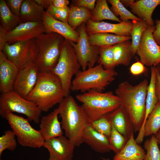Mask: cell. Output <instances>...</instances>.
<instances>
[{"instance_id":"obj_1","label":"cell","mask_w":160,"mask_h":160,"mask_svg":"<svg viewBox=\"0 0 160 160\" xmlns=\"http://www.w3.org/2000/svg\"><path fill=\"white\" fill-rule=\"evenodd\" d=\"M148 84L146 79L135 85L124 81L118 85L115 90V94L128 114L135 132L140 130L144 120Z\"/></svg>"},{"instance_id":"obj_2","label":"cell","mask_w":160,"mask_h":160,"mask_svg":"<svg viewBox=\"0 0 160 160\" xmlns=\"http://www.w3.org/2000/svg\"><path fill=\"white\" fill-rule=\"evenodd\" d=\"M57 108L65 137L75 147H79L84 143V131L90 121L70 95L65 97Z\"/></svg>"},{"instance_id":"obj_3","label":"cell","mask_w":160,"mask_h":160,"mask_svg":"<svg viewBox=\"0 0 160 160\" xmlns=\"http://www.w3.org/2000/svg\"><path fill=\"white\" fill-rule=\"evenodd\" d=\"M65 97L61 81L52 72L39 73L37 83L25 98L35 104L41 111L47 112Z\"/></svg>"},{"instance_id":"obj_4","label":"cell","mask_w":160,"mask_h":160,"mask_svg":"<svg viewBox=\"0 0 160 160\" xmlns=\"http://www.w3.org/2000/svg\"><path fill=\"white\" fill-rule=\"evenodd\" d=\"M36 54L34 63L39 73L51 72L56 65L65 39L55 33H45L34 39Z\"/></svg>"},{"instance_id":"obj_5","label":"cell","mask_w":160,"mask_h":160,"mask_svg":"<svg viewBox=\"0 0 160 160\" xmlns=\"http://www.w3.org/2000/svg\"><path fill=\"white\" fill-rule=\"evenodd\" d=\"M76 97L82 103L81 106L90 122L113 111L121 105L119 98L111 91L103 92L91 90L77 94Z\"/></svg>"},{"instance_id":"obj_6","label":"cell","mask_w":160,"mask_h":160,"mask_svg":"<svg viewBox=\"0 0 160 160\" xmlns=\"http://www.w3.org/2000/svg\"><path fill=\"white\" fill-rule=\"evenodd\" d=\"M118 74L114 69L107 70L100 64L79 70L72 81L71 91L84 93L91 90L103 92Z\"/></svg>"},{"instance_id":"obj_7","label":"cell","mask_w":160,"mask_h":160,"mask_svg":"<svg viewBox=\"0 0 160 160\" xmlns=\"http://www.w3.org/2000/svg\"><path fill=\"white\" fill-rule=\"evenodd\" d=\"M81 67L73 46L69 40L65 39L58 62L51 72L60 79L65 97L70 95L72 78Z\"/></svg>"},{"instance_id":"obj_8","label":"cell","mask_w":160,"mask_h":160,"mask_svg":"<svg viewBox=\"0 0 160 160\" xmlns=\"http://www.w3.org/2000/svg\"><path fill=\"white\" fill-rule=\"evenodd\" d=\"M3 118L7 121L21 145L33 148L44 146L45 140L40 130L34 129L28 119L11 112L7 113Z\"/></svg>"},{"instance_id":"obj_9","label":"cell","mask_w":160,"mask_h":160,"mask_svg":"<svg viewBox=\"0 0 160 160\" xmlns=\"http://www.w3.org/2000/svg\"><path fill=\"white\" fill-rule=\"evenodd\" d=\"M16 112L25 115L28 120L38 124L41 111L34 103L23 98L12 91L1 94L0 97V115Z\"/></svg>"},{"instance_id":"obj_10","label":"cell","mask_w":160,"mask_h":160,"mask_svg":"<svg viewBox=\"0 0 160 160\" xmlns=\"http://www.w3.org/2000/svg\"><path fill=\"white\" fill-rule=\"evenodd\" d=\"M79 34L76 43L70 41L75 53L77 60L82 70L92 68L97 63L99 56V47L91 45L86 30L85 23L78 28Z\"/></svg>"},{"instance_id":"obj_11","label":"cell","mask_w":160,"mask_h":160,"mask_svg":"<svg viewBox=\"0 0 160 160\" xmlns=\"http://www.w3.org/2000/svg\"><path fill=\"white\" fill-rule=\"evenodd\" d=\"M2 51L9 60L20 69L34 62L36 54L34 39L12 44L7 43Z\"/></svg>"},{"instance_id":"obj_12","label":"cell","mask_w":160,"mask_h":160,"mask_svg":"<svg viewBox=\"0 0 160 160\" xmlns=\"http://www.w3.org/2000/svg\"><path fill=\"white\" fill-rule=\"evenodd\" d=\"M155 27H148L143 34L136 54L140 61L147 66H156L160 63V47L153 36Z\"/></svg>"},{"instance_id":"obj_13","label":"cell","mask_w":160,"mask_h":160,"mask_svg":"<svg viewBox=\"0 0 160 160\" xmlns=\"http://www.w3.org/2000/svg\"><path fill=\"white\" fill-rule=\"evenodd\" d=\"M39 73L34 62L19 69L13 91L25 99L35 87Z\"/></svg>"},{"instance_id":"obj_14","label":"cell","mask_w":160,"mask_h":160,"mask_svg":"<svg viewBox=\"0 0 160 160\" xmlns=\"http://www.w3.org/2000/svg\"><path fill=\"white\" fill-rule=\"evenodd\" d=\"M46 33L42 21L22 23L12 30L7 32V43H15L34 39Z\"/></svg>"},{"instance_id":"obj_15","label":"cell","mask_w":160,"mask_h":160,"mask_svg":"<svg viewBox=\"0 0 160 160\" xmlns=\"http://www.w3.org/2000/svg\"><path fill=\"white\" fill-rule=\"evenodd\" d=\"M44 147L49 152L48 160H73L75 146L66 137L45 140Z\"/></svg>"},{"instance_id":"obj_16","label":"cell","mask_w":160,"mask_h":160,"mask_svg":"<svg viewBox=\"0 0 160 160\" xmlns=\"http://www.w3.org/2000/svg\"><path fill=\"white\" fill-rule=\"evenodd\" d=\"M85 25L86 31L88 35L108 33L119 36H131L132 28V22L129 20L112 24L103 21L96 22L89 19Z\"/></svg>"},{"instance_id":"obj_17","label":"cell","mask_w":160,"mask_h":160,"mask_svg":"<svg viewBox=\"0 0 160 160\" xmlns=\"http://www.w3.org/2000/svg\"><path fill=\"white\" fill-rule=\"evenodd\" d=\"M19 68L0 52V91L1 94L13 91Z\"/></svg>"},{"instance_id":"obj_18","label":"cell","mask_w":160,"mask_h":160,"mask_svg":"<svg viewBox=\"0 0 160 160\" xmlns=\"http://www.w3.org/2000/svg\"><path fill=\"white\" fill-rule=\"evenodd\" d=\"M42 21L46 33H55L58 34L70 41L76 43L79 39L78 31L72 28L68 24L56 20L43 12Z\"/></svg>"},{"instance_id":"obj_19","label":"cell","mask_w":160,"mask_h":160,"mask_svg":"<svg viewBox=\"0 0 160 160\" xmlns=\"http://www.w3.org/2000/svg\"><path fill=\"white\" fill-rule=\"evenodd\" d=\"M57 108L40 120L39 130L45 140L63 135L61 123L58 119Z\"/></svg>"},{"instance_id":"obj_20","label":"cell","mask_w":160,"mask_h":160,"mask_svg":"<svg viewBox=\"0 0 160 160\" xmlns=\"http://www.w3.org/2000/svg\"><path fill=\"white\" fill-rule=\"evenodd\" d=\"M83 138L84 143L96 152L103 153L111 150L108 138L96 131L90 124L84 130Z\"/></svg>"},{"instance_id":"obj_21","label":"cell","mask_w":160,"mask_h":160,"mask_svg":"<svg viewBox=\"0 0 160 160\" xmlns=\"http://www.w3.org/2000/svg\"><path fill=\"white\" fill-rule=\"evenodd\" d=\"M108 115L116 130L128 140L134 129L129 116L124 107L121 105Z\"/></svg>"},{"instance_id":"obj_22","label":"cell","mask_w":160,"mask_h":160,"mask_svg":"<svg viewBox=\"0 0 160 160\" xmlns=\"http://www.w3.org/2000/svg\"><path fill=\"white\" fill-rule=\"evenodd\" d=\"M160 4V0H139L135 1L129 7L131 11L138 17L145 20L148 26L155 27L152 18L153 13L156 8Z\"/></svg>"},{"instance_id":"obj_23","label":"cell","mask_w":160,"mask_h":160,"mask_svg":"<svg viewBox=\"0 0 160 160\" xmlns=\"http://www.w3.org/2000/svg\"><path fill=\"white\" fill-rule=\"evenodd\" d=\"M145 154L135 140L133 132L123 148L116 154L113 160H145Z\"/></svg>"},{"instance_id":"obj_24","label":"cell","mask_w":160,"mask_h":160,"mask_svg":"<svg viewBox=\"0 0 160 160\" xmlns=\"http://www.w3.org/2000/svg\"><path fill=\"white\" fill-rule=\"evenodd\" d=\"M151 76L145 100V113L144 120L143 125L139 131L138 137L143 138L144 136V126L149 115L153 109L157 102L155 90V82L157 71L156 67L152 66L151 68Z\"/></svg>"},{"instance_id":"obj_25","label":"cell","mask_w":160,"mask_h":160,"mask_svg":"<svg viewBox=\"0 0 160 160\" xmlns=\"http://www.w3.org/2000/svg\"><path fill=\"white\" fill-rule=\"evenodd\" d=\"M44 9L35 0H24L21 7L20 18L23 22L42 21Z\"/></svg>"},{"instance_id":"obj_26","label":"cell","mask_w":160,"mask_h":160,"mask_svg":"<svg viewBox=\"0 0 160 160\" xmlns=\"http://www.w3.org/2000/svg\"><path fill=\"white\" fill-rule=\"evenodd\" d=\"M91 45L98 47L114 45L124 41L131 39V36H119L108 33H99L88 35Z\"/></svg>"},{"instance_id":"obj_27","label":"cell","mask_w":160,"mask_h":160,"mask_svg":"<svg viewBox=\"0 0 160 160\" xmlns=\"http://www.w3.org/2000/svg\"><path fill=\"white\" fill-rule=\"evenodd\" d=\"M115 67L120 65H129L133 55L131 50V41L126 40L113 45Z\"/></svg>"},{"instance_id":"obj_28","label":"cell","mask_w":160,"mask_h":160,"mask_svg":"<svg viewBox=\"0 0 160 160\" xmlns=\"http://www.w3.org/2000/svg\"><path fill=\"white\" fill-rule=\"evenodd\" d=\"M90 20L99 22L105 20L115 21L119 23L121 21L116 17L109 8L106 0H97L94 9L91 11Z\"/></svg>"},{"instance_id":"obj_29","label":"cell","mask_w":160,"mask_h":160,"mask_svg":"<svg viewBox=\"0 0 160 160\" xmlns=\"http://www.w3.org/2000/svg\"><path fill=\"white\" fill-rule=\"evenodd\" d=\"M1 25L7 32L23 22L20 17L15 15L7 6L5 0H0Z\"/></svg>"},{"instance_id":"obj_30","label":"cell","mask_w":160,"mask_h":160,"mask_svg":"<svg viewBox=\"0 0 160 160\" xmlns=\"http://www.w3.org/2000/svg\"><path fill=\"white\" fill-rule=\"evenodd\" d=\"M91 17V11L88 9L72 4L70 7L68 23L75 30L82 24L86 23Z\"/></svg>"},{"instance_id":"obj_31","label":"cell","mask_w":160,"mask_h":160,"mask_svg":"<svg viewBox=\"0 0 160 160\" xmlns=\"http://www.w3.org/2000/svg\"><path fill=\"white\" fill-rule=\"evenodd\" d=\"M160 129V103L157 101L144 126L145 137L155 135Z\"/></svg>"},{"instance_id":"obj_32","label":"cell","mask_w":160,"mask_h":160,"mask_svg":"<svg viewBox=\"0 0 160 160\" xmlns=\"http://www.w3.org/2000/svg\"><path fill=\"white\" fill-rule=\"evenodd\" d=\"M132 28L131 33V50L134 56L136 54L143 32L148 26L144 20L132 21Z\"/></svg>"},{"instance_id":"obj_33","label":"cell","mask_w":160,"mask_h":160,"mask_svg":"<svg viewBox=\"0 0 160 160\" xmlns=\"http://www.w3.org/2000/svg\"><path fill=\"white\" fill-rule=\"evenodd\" d=\"M41 4L46 9L45 11L47 14L56 20L68 24L70 7L68 6L63 9L56 8L51 4L50 0H42Z\"/></svg>"},{"instance_id":"obj_34","label":"cell","mask_w":160,"mask_h":160,"mask_svg":"<svg viewBox=\"0 0 160 160\" xmlns=\"http://www.w3.org/2000/svg\"><path fill=\"white\" fill-rule=\"evenodd\" d=\"M111 5V10L116 17L119 16L121 21H127L129 20L132 21L142 20L127 9L120 2V0H108Z\"/></svg>"},{"instance_id":"obj_35","label":"cell","mask_w":160,"mask_h":160,"mask_svg":"<svg viewBox=\"0 0 160 160\" xmlns=\"http://www.w3.org/2000/svg\"><path fill=\"white\" fill-rule=\"evenodd\" d=\"M99 47V56L97 63L107 70L114 69L113 45Z\"/></svg>"},{"instance_id":"obj_36","label":"cell","mask_w":160,"mask_h":160,"mask_svg":"<svg viewBox=\"0 0 160 160\" xmlns=\"http://www.w3.org/2000/svg\"><path fill=\"white\" fill-rule=\"evenodd\" d=\"M111 122V129L108 139L111 151L116 154L122 150L128 140L116 130L113 123Z\"/></svg>"},{"instance_id":"obj_37","label":"cell","mask_w":160,"mask_h":160,"mask_svg":"<svg viewBox=\"0 0 160 160\" xmlns=\"http://www.w3.org/2000/svg\"><path fill=\"white\" fill-rule=\"evenodd\" d=\"M155 135L146 140L144 147L146 151L145 160H160V150Z\"/></svg>"},{"instance_id":"obj_38","label":"cell","mask_w":160,"mask_h":160,"mask_svg":"<svg viewBox=\"0 0 160 160\" xmlns=\"http://www.w3.org/2000/svg\"><path fill=\"white\" fill-rule=\"evenodd\" d=\"M90 124L96 131L106 136L109 139L111 133V124L108 114L91 122Z\"/></svg>"},{"instance_id":"obj_39","label":"cell","mask_w":160,"mask_h":160,"mask_svg":"<svg viewBox=\"0 0 160 160\" xmlns=\"http://www.w3.org/2000/svg\"><path fill=\"white\" fill-rule=\"evenodd\" d=\"M15 136L12 130H7L4 131V134L0 137V159L5 150L13 151L15 149L17 144Z\"/></svg>"},{"instance_id":"obj_40","label":"cell","mask_w":160,"mask_h":160,"mask_svg":"<svg viewBox=\"0 0 160 160\" xmlns=\"http://www.w3.org/2000/svg\"><path fill=\"white\" fill-rule=\"evenodd\" d=\"M24 0H5L6 4L12 13L15 16L20 17L21 5Z\"/></svg>"},{"instance_id":"obj_41","label":"cell","mask_w":160,"mask_h":160,"mask_svg":"<svg viewBox=\"0 0 160 160\" xmlns=\"http://www.w3.org/2000/svg\"><path fill=\"white\" fill-rule=\"evenodd\" d=\"M129 71L132 75L136 76L145 73L147 71V69L140 61H137L131 65Z\"/></svg>"},{"instance_id":"obj_42","label":"cell","mask_w":160,"mask_h":160,"mask_svg":"<svg viewBox=\"0 0 160 160\" xmlns=\"http://www.w3.org/2000/svg\"><path fill=\"white\" fill-rule=\"evenodd\" d=\"M75 6L86 8L90 11H92L94 9L96 0H73Z\"/></svg>"},{"instance_id":"obj_43","label":"cell","mask_w":160,"mask_h":160,"mask_svg":"<svg viewBox=\"0 0 160 160\" xmlns=\"http://www.w3.org/2000/svg\"><path fill=\"white\" fill-rule=\"evenodd\" d=\"M7 31L0 25V52L2 51L7 43Z\"/></svg>"},{"instance_id":"obj_44","label":"cell","mask_w":160,"mask_h":160,"mask_svg":"<svg viewBox=\"0 0 160 160\" xmlns=\"http://www.w3.org/2000/svg\"><path fill=\"white\" fill-rule=\"evenodd\" d=\"M159 5L160 7V4ZM155 23V29L153 32V36L155 41L159 45H160V20H156Z\"/></svg>"},{"instance_id":"obj_45","label":"cell","mask_w":160,"mask_h":160,"mask_svg":"<svg viewBox=\"0 0 160 160\" xmlns=\"http://www.w3.org/2000/svg\"><path fill=\"white\" fill-rule=\"evenodd\" d=\"M51 4L56 8L65 9L68 7L69 1L68 0H50Z\"/></svg>"},{"instance_id":"obj_46","label":"cell","mask_w":160,"mask_h":160,"mask_svg":"<svg viewBox=\"0 0 160 160\" xmlns=\"http://www.w3.org/2000/svg\"><path fill=\"white\" fill-rule=\"evenodd\" d=\"M155 90L157 101L160 103V73L157 68L155 79Z\"/></svg>"},{"instance_id":"obj_47","label":"cell","mask_w":160,"mask_h":160,"mask_svg":"<svg viewBox=\"0 0 160 160\" xmlns=\"http://www.w3.org/2000/svg\"><path fill=\"white\" fill-rule=\"evenodd\" d=\"M120 1L124 6L127 7H129L131 4L135 1L134 0H120Z\"/></svg>"},{"instance_id":"obj_48","label":"cell","mask_w":160,"mask_h":160,"mask_svg":"<svg viewBox=\"0 0 160 160\" xmlns=\"http://www.w3.org/2000/svg\"><path fill=\"white\" fill-rule=\"evenodd\" d=\"M155 135L157 143L160 145V129Z\"/></svg>"},{"instance_id":"obj_49","label":"cell","mask_w":160,"mask_h":160,"mask_svg":"<svg viewBox=\"0 0 160 160\" xmlns=\"http://www.w3.org/2000/svg\"><path fill=\"white\" fill-rule=\"evenodd\" d=\"M156 67L160 73V63Z\"/></svg>"},{"instance_id":"obj_50","label":"cell","mask_w":160,"mask_h":160,"mask_svg":"<svg viewBox=\"0 0 160 160\" xmlns=\"http://www.w3.org/2000/svg\"><path fill=\"white\" fill-rule=\"evenodd\" d=\"M104 160H110L108 159H104Z\"/></svg>"},{"instance_id":"obj_51","label":"cell","mask_w":160,"mask_h":160,"mask_svg":"<svg viewBox=\"0 0 160 160\" xmlns=\"http://www.w3.org/2000/svg\"><path fill=\"white\" fill-rule=\"evenodd\" d=\"M159 47H160V45H159Z\"/></svg>"}]
</instances>
